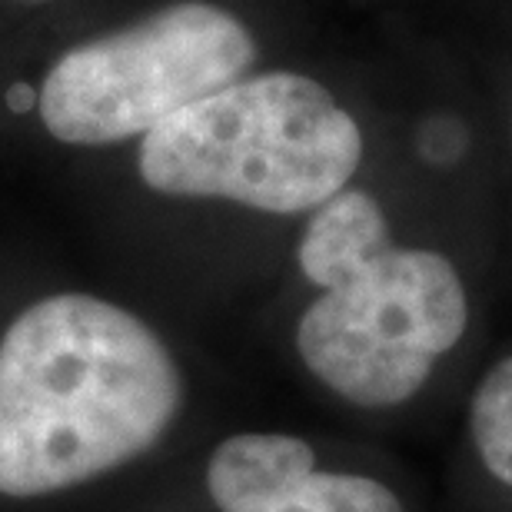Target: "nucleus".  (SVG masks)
I'll return each instance as SVG.
<instances>
[{
    "mask_svg": "<svg viewBox=\"0 0 512 512\" xmlns=\"http://www.w3.org/2000/svg\"><path fill=\"white\" fill-rule=\"evenodd\" d=\"M190 380L147 316L110 296H37L0 333V499L47 503L167 443Z\"/></svg>",
    "mask_w": 512,
    "mask_h": 512,
    "instance_id": "nucleus-1",
    "label": "nucleus"
},
{
    "mask_svg": "<svg viewBox=\"0 0 512 512\" xmlns=\"http://www.w3.org/2000/svg\"><path fill=\"white\" fill-rule=\"evenodd\" d=\"M296 266L313 286L293 326L296 363L363 413L413 403L473 320L459 266L433 247L396 243L383 203L363 187L306 217Z\"/></svg>",
    "mask_w": 512,
    "mask_h": 512,
    "instance_id": "nucleus-2",
    "label": "nucleus"
},
{
    "mask_svg": "<svg viewBox=\"0 0 512 512\" xmlns=\"http://www.w3.org/2000/svg\"><path fill=\"white\" fill-rule=\"evenodd\" d=\"M363 127L320 80L247 74L163 120L137 143V177L170 200L296 217L353 187Z\"/></svg>",
    "mask_w": 512,
    "mask_h": 512,
    "instance_id": "nucleus-3",
    "label": "nucleus"
},
{
    "mask_svg": "<svg viewBox=\"0 0 512 512\" xmlns=\"http://www.w3.org/2000/svg\"><path fill=\"white\" fill-rule=\"evenodd\" d=\"M256 64L250 27L227 7L180 0L60 54L37 90V117L64 147H120Z\"/></svg>",
    "mask_w": 512,
    "mask_h": 512,
    "instance_id": "nucleus-4",
    "label": "nucleus"
},
{
    "mask_svg": "<svg viewBox=\"0 0 512 512\" xmlns=\"http://www.w3.org/2000/svg\"><path fill=\"white\" fill-rule=\"evenodd\" d=\"M203 489L217 512H409L386 479L330 466L286 429H240L210 449Z\"/></svg>",
    "mask_w": 512,
    "mask_h": 512,
    "instance_id": "nucleus-5",
    "label": "nucleus"
},
{
    "mask_svg": "<svg viewBox=\"0 0 512 512\" xmlns=\"http://www.w3.org/2000/svg\"><path fill=\"white\" fill-rule=\"evenodd\" d=\"M466 436L483 473L512 493V350L479 373L466 403Z\"/></svg>",
    "mask_w": 512,
    "mask_h": 512,
    "instance_id": "nucleus-6",
    "label": "nucleus"
},
{
    "mask_svg": "<svg viewBox=\"0 0 512 512\" xmlns=\"http://www.w3.org/2000/svg\"><path fill=\"white\" fill-rule=\"evenodd\" d=\"M24 4H44V0H24Z\"/></svg>",
    "mask_w": 512,
    "mask_h": 512,
    "instance_id": "nucleus-7",
    "label": "nucleus"
}]
</instances>
